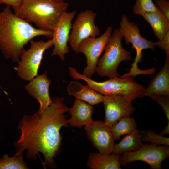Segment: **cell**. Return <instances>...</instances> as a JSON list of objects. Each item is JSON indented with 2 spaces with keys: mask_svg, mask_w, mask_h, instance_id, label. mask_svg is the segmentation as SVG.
I'll list each match as a JSON object with an SVG mask.
<instances>
[{
  "mask_svg": "<svg viewBox=\"0 0 169 169\" xmlns=\"http://www.w3.org/2000/svg\"><path fill=\"white\" fill-rule=\"evenodd\" d=\"M53 100L44 112L38 110L31 116H23L18 127L21 136L14 143L16 151L23 153L26 150L27 158L35 160L37 155L42 153L45 158L42 162L44 168L56 167L54 158L61 151L60 130L69 125L65 114L69 108L64 103V98L54 97Z\"/></svg>",
  "mask_w": 169,
  "mask_h": 169,
  "instance_id": "obj_1",
  "label": "cell"
},
{
  "mask_svg": "<svg viewBox=\"0 0 169 169\" xmlns=\"http://www.w3.org/2000/svg\"><path fill=\"white\" fill-rule=\"evenodd\" d=\"M53 31L34 27L7 6L0 12V50L7 59L18 62L24 46L33 38H52Z\"/></svg>",
  "mask_w": 169,
  "mask_h": 169,
  "instance_id": "obj_2",
  "label": "cell"
},
{
  "mask_svg": "<svg viewBox=\"0 0 169 169\" xmlns=\"http://www.w3.org/2000/svg\"><path fill=\"white\" fill-rule=\"evenodd\" d=\"M68 4L64 1L48 0H22L13 7L14 13L39 29L53 31L60 16L66 11Z\"/></svg>",
  "mask_w": 169,
  "mask_h": 169,
  "instance_id": "obj_3",
  "label": "cell"
},
{
  "mask_svg": "<svg viewBox=\"0 0 169 169\" xmlns=\"http://www.w3.org/2000/svg\"><path fill=\"white\" fill-rule=\"evenodd\" d=\"M70 76L76 80L84 81L90 88L103 95H120L132 101L139 98L145 88L134 81L131 76L116 77L103 82L92 79L84 74L79 73L73 67L69 66Z\"/></svg>",
  "mask_w": 169,
  "mask_h": 169,
  "instance_id": "obj_4",
  "label": "cell"
},
{
  "mask_svg": "<svg viewBox=\"0 0 169 169\" xmlns=\"http://www.w3.org/2000/svg\"><path fill=\"white\" fill-rule=\"evenodd\" d=\"M122 37L119 29L115 30L112 34L97 64L95 72L100 76L109 79L118 77L117 69L119 64L123 61L132 60L131 52L122 45Z\"/></svg>",
  "mask_w": 169,
  "mask_h": 169,
  "instance_id": "obj_5",
  "label": "cell"
},
{
  "mask_svg": "<svg viewBox=\"0 0 169 169\" xmlns=\"http://www.w3.org/2000/svg\"><path fill=\"white\" fill-rule=\"evenodd\" d=\"M120 24V33L122 37L125 38L126 44L131 43L136 53L134 61L131 64L129 72L123 76L134 78L141 74H150L151 71L149 69H141L138 68L137 65L141 61L143 50L148 49L154 50L156 46V42L149 41L143 38L140 33L138 25L134 23L130 22L125 15L122 16Z\"/></svg>",
  "mask_w": 169,
  "mask_h": 169,
  "instance_id": "obj_6",
  "label": "cell"
},
{
  "mask_svg": "<svg viewBox=\"0 0 169 169\" xmlns=\"http://www.w3.org/2000/svg\"><path fill=\"white\" fill-rule=\"evenodd\" d=\"M30 48L23 51L18 65L14 68L22 79L30 81L38 75V73L45 51L53 46L51 39L46 41L31 40Z\"/></svg>",
  "mask_w": 169,
  "mask_h": 169,
  "instance_id": "obj_7",
  "label": "cell"
},
{
  "mask_svg": "<svg viewBox=\"0 0 169 169\" xmlns=\"http://www.w3.org/2000/svg\"><path fill=\"white\" fill-rule=\"evenodd\" d=\"M169 146L143 144L138 150L125 153L119 157L121 166H126L136 161H143L152 169L161 168L162 161L169 156Z\"/></svg>",
  "mask_w": 169,
  "mask_h": 169,
  "instance_id": "obj_8",
  "label": "cell"
},
{
  "mask_svg": "<svg viewBox=\"0 0 169 169\" xmlns=\"http://www.w3.org/2000/svg\"><path fill=\"white\" fill-rule=\"evenodd\" d=\"M113 28L109 26L100 37H89L83 40L79 44L78 52L84 54L86 60V66L83 70V74L91 78L95 72L99 58L104 51L105 46L112 35Z\"/></svg>",
  "mask_w": 169,
  "mask_h": 169,
  "instance_id": "obj_9",
  "label": "cell"
},
{
  "mask_svg": "<svg viewBox=\"0 0 169 169\" xmlns=\"http://www.w3.org/2000/svg\"><path fill=\"white\" fill-rule=\"evenodd\" d=\"M96 13L93 10L82 11L78 15L72 24L68 42L72 49L78 53V48L80 43L89 37H96L100 34L99 28L95 25Z\"/></svg>",
  "mask_w": 169,
  "mask_h": 169,
  "instance_id": "obj_10",
  "label": "cell"
},
{
  "mask_svg": "<svg viewBox=\"0 0 169 169\" xmlns=\"http://www.w3.org/2000/svg\"><path fill=\"white\" fill-rule=\"evenodd\" d=\"M102 102L105 110V122L110 128L120 119L130 116L135 110L132 101L122 95H104Z\"/></svg>",
  "mask_w": 169,
  "mask_h": 169,
  "instance_id": "obj_11",
  "label": "cell"
},
{
  "mask_svg": "<svg viewBox=\"0 0 169 169\" xmlns=\"http://www.w3.org/2000/svg\"><path fill=\"white\" fill-rule=\"evenodd\" d=\"M76 13V11L64 13L59 19L53 31L51 40L54 48L51 55L59 56L62 61L65 60V55L69 52L67 44L72 26L71 22Z\"/></svg>",
  "mask_w": 169,
  "mask_h": 169,
  "instance_id": "obj_12",
  "label": "cell"
},
{
  "mask_svg": "<svg viewBox=\"0 0 169 169\" xmlns=\"http://www.w3.org/2000/svg\"><path fill=\"white\" fill-rule=\"evenodd\" d=\"M87 137L99 153L110 154L115 144L111 129L103 121H94L84 126Z\"/></svg>",
  "mask_w": 169,
  "mask_h": 169,
  "instance_id": "obj_13",
  "label": "cell"
},
{
  "mask_svg": "<svg viewBox=\"0 0 169 169\" xmlns=\"http://www.w3.org/2000/svg\"><path fill=\"white\" fill-rule=\"evenodd\" d=\"M51 83L46 73H44L30 81L25 86L29 95L39 103L40 108L38 110L40 112L45 111L53 102L49 91Z\"/></svg>",
  "mask_w": 169,
  "mask_h": 169,
  "instance_id": "obj_14",
  "label": "cell"
},
{
  "mask_svg": "<svg viewBox=\"0 0 169 169\" xmlns=\"http://www.w3.org/2000/svg\"><path fill=\"white\" fill-rule=\"evenodd\" d=\"M156 95L169 96V56H166L163 67L152 78L139 98Z\"/></svg>",
  "mask_w": 169,
  "mask_h": 169,
  "instance_id": "obj_15",
  "label": "cell"
},
{
  "mask_svg": "<svg viewBox=\"0 0 169 169\" xmlns=\"http://www.w3.org/2000/svg\"><path fill=\"white\" fill-rule=\"evenodd\" d=\"M92 105L78 99H76L72 107L68 112L71 115L68 123L71 127L81 128L92 123L93 112Z\"/></svg>",
  "mask_w": 169,
  "mask_h": 169,
  "instance_id": "obj_16",
  "label": "cell"
},
{
  "mask_svg": "<svg viewBox=\"0 0 169 169\" xmlns=\"http://www.w3.org/2000/svg\"><path fill=\"white\" fill-rule=\"evenodd\" d=\"M68 94L93 105L103 101L104 95L90 88L75 81H71L67 87Z\"/></svg>",
  "mask_w": 169,
  "mask_h": 169,
  "instance_id": "obj_17",
  "label": "cell"
},
{
  "mask_svg": "<svg viewBox=\"0 0 169 169\" xmlns=\"http://www.w3.org/2000/svg\"><path fill=\"white\" fill-rule=\"evenodd\" d=\"M120 155L105 154L100 153H90L87 162L88 167L91 169H119Z\"/></svg>",
  "mask_w": 169,
  "mask_h": 169,
  "instance_id": "obj_18",
  "label": "cell"
},
{
  "mask_svg": "<svg viewBox=\"0 0 169 169\" xmlns=\"http://www.w3.org/2000/svg\"><path fill=\"white\" fill-rule=\"evenodd\" d=\"M142 137L140 131L136 129L125 135L119 143L114 144L112 153L120 156L125 153L138 150L143 144Z\"/></svg>",
  "mask_w": 169,
  "mask_h": 169,
  "instance_id": "obj_19",
  "label": "cell"
},
{
  "mask_svg": "<svg viewBox=\"0 0 169 169\" xmlns=\"http://www.w3.org/2000/svg\"><path fill=\"white\" fill-rule=\"evenodd\" d=\"M142 16L151 25L159 40H162L169 31V20L159 9L156 12L146 13Z\"/></svg>",
  "mask_w": 169,
  "mask_h": 169,
  "instance_id": "obj_20",
  "label": "cell"
},
{
  "mask_svg": "<svg viewBox=\"0 0 169 169\" xmlns=\"http://www.w3.org/2000/svg\"><path fill=\"white\" fill-rule=\"evenodd\" d=\"M136 128V123L133 117L128 116L120 119L111 128L114 140H120L121 136L131 133Z\"/></svg>",
  "mask_w": 169,
  "mask_h": 169,
  "instance_id": "obj_21",
  "label": "cell"
},
{
  "mask_svg": "<svg viewBox=\"0 0 169 169\" xmlns=\"http://www.w3.org/2000/svg\"><path fill=\"white\" fill-rule=\"evenodd\" d=\"M22 152L16 151L15 155L9 157L7 154L0 159V169H28L26 162L23 159Z\"/></svg>",
  "mask_w": 169,
  "mask_h": 169,
  "instance_id": "obj_22",
  "label": "cell"
},
{
  "mask_svg": "<svg viewBox=\"0 0 169 169\" xmlns=\"http://www.w3.org/2000/svg\"><path fill=\"white\" fill-rule=\"evenodd\" d=\"M133 8L134 14L141 16L146 13L155 12L159 10L152 0H136Z\"/></svg>",
  "mask_w": 169,
  "mask_h": 169,
  "instance_id": "obj_23",
  "label": "cell"
},
{
  "mask_svg": "<svg viewBox=\"0 0 169 169\" xmlns=\"http://www.w3.org/2000/svg\"><path fill=\"white\" fill-rule=\"evenodd\" d=\"M146 136L142 137V140L144 142H150L151 143L157 145H169V138L157 134L151 130L144 131Z\"/></svg>",
  "mask_w": 169,
  "mask_h": 169,
  "instance_id": "obj_24",
  "label": "cell"
},
{
  "mask_svg": "<svg viewBox=\"0 0 169 169\" xmlns=\"http://www.w3.org/2000/svg\"><path fill=\"white\" fill-rule=\"evenodd\" d=\"M161 107L168 121H169V96L156 95L150 97Z\"/></svg>",
  "mask_w": 169,
  "mask_h": 169,
  "instance_id": "obj_25",
  "label": "cell"
},
{
  "mask_svg": "<svg viewBox=\"0 0 169 169\" xmlns=\"http://www.w3.org/2000/svg\"><path fill=\"white\" fill-rule=\"evenodd\" d=\"M156 7L169 20V1L167 0H156Z\"/></svg>",
  "mask_w": 169,
  "mask_h": 169,
  "instance_id": "obj_26",
  "label": "cell"
},
{
  "mask_svg": "<svg viewBox=\"0 0 169 169\" xmlns=\"http://www.w3.org/2000/svg\"><path fill=\"white\" fill-rule=\"evenodd\" d=\"M156 46L165 51L166 56H169V31L162 40L156 42Z\"/></svg>",
  "mask_w": 169,
  "mask_h": 169,
  "instance_id": "obj_27",
  "label": "cell"
},
{
  "mask_svg": "<svg viewBox=\"0 0 169 169\" xmlns=\"http://www.w3.org/2000/svg\"><path fill=\"white\" fill-rule=\"evenodd\" d=\"M22 0H0V4H4L12 7L18 5Z\"/></svg>",
  "mask_w": 169,
  "mask_h": 169,
  "instance_id": "obj_28",
  "label": "cell"
},
{
  "mask_svg": "<svg viewBox=\"0 0 169 169\" xmlns=\"http://www.w3.org/2000/svg\"><path fill=\"white\" fill-rule=\"evenodd\" d=\"M169 133V121L168 122L167 125L166 127L160 132L159 135L163 136L166 134Z\"/></svg>",
  "mask_w": 169,
  "mask_h": 169,
  "instance_id": "obj_29",
  "label": "cell"
},
{
  "mask_svg": "<svg viewBox=\"0 0 169 169\" xmlns=\"http://www.w3.org/2000/svg\"><path fill=\"white\" fill-rule=\"evenodd\" d=\"M51 1H57V2H61L64 1V0H48Z\"/></svg>",
  "mask_w": 169,
  "mask_h": 169,
  "instance_id": "obj_30",
  "label": "cell"
}]
</instances>
